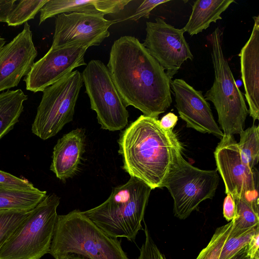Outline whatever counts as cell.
<instances>
[{"label":"cell","mask_w":259,"mask_h":259,"mask_svg":"<svg viewBox=\"0 0 259 259\" xmlns=\"http://www.w3.org/2000/svg\"><path fill=\"white\" fill-rule=\"evenodd\" d=\"M91 108L97 113L101 128L119 131L129 117L126 106L117 91L108 69L100 60H92L81 73Z\"/></svg>","instance_id":"9"},{"label":"cell","mask_w":259,"mask_h":259,"mask_svg":"<svg viewBox=\"0 0 259 259\" xmlns=\"http://www.w3.org/2000/svg\"><path fill=\"white\" fill-rule=\"evenodd\" d=\"M18 1H0V22H7L8 18Z\"/></svg>","instance_id":"32"},{"label":"cell","mask_w":259,"mask_h":259,"mask_svg":"<svg viewBox=\"0 0 259 259\" xmlns=\"http://www.w3.org/2000/svg\"><path fill=\"white\" fill-rule=\"evenodd\" d=\"M169 2L166 0H145L138 7L136 11L127 19L137 21L141 18H149L151 11L157 6Z\"/></svg>","instance_id":"30"},{"label":"cell","mask_w":259,"mask_h":259,"mask_svg":"<svg viewBox=\"0 0 259 259\" xmlns=\"http://www.w3.org/2000/svg\"><path fill=\"white\" fill-rule=\"evenodd\" d=\"M178 118L174 113L169 112L162 117L159 120V124L161 127L166 130H172L177 122Z\"/></svg>","instance_id":"33"},{"label":"cell","mask_w":259,"mask_h":259,"mask_svg":"<svg viewBox=\"0 0 259 259\" xmlns=\"http://www.w3.org/2000/svg\"><path fill=\"white\" fill-rule=\"evenodd\" d=\"M253 19L251 33L239 56L248 112L254 121L259 119V16H253Z\"/></svg>","instance_id":"16"},{"label":"cell","mask_w":259,"mask_h":259,"mask_svg":"<svg viewBox=\"0 0 259 259\" xmlns=\"http://www.w3.org/2000/svg\"><path fill=\"white\" fill-rule=\"evenodd\" d=\"M234 0H197L194 2L189 20L183 28L190 36L201 32L212 22L222 19L221 14Z\"/></svg>","instance_id":"19"},{"label":"cell","mask_w":259,"mask_h":259,"mask_svg":"<svg viewBox=\"0 0 259 259\" xmlns=\"http://www.w3.org/2000/svg\"><path fill=\"white\" fill-rule=\"evenodd\" d=\"M48 0H22L18 1L11 12L7 23L17 26L32 19Z\"/></svg>","instance_id":"24"},{"label":"cell","mask_w":259,"mask_h":259,"mask_svg":"<svg viewBox=\"0 0 259 259\" xmlns=\"http://www.w3.org/2000/svg\"><path fill=\"white\" fill-rule=\"evenodd\" d=\"M250 259H259V252L257 253L253 257Z\"/></svg>","instance_id":"38"},{"label":"cell","mask_w":259,"mask_h":259,"mask_svg":"<svg viewBox=\"0 0 259 259\" xmlns=\"http://www.w3.org/2000/svg\"><path fill=\"white\" fill-rule=\"evenodd\" d=\"M146 31L143 45L171 80L185 61L193 59L184 35L185 31L174 27L160 17L156 18L155 22H147Z\"/></svg>","instance_id":"11"},{"label":"cell","mask_w":259,"mask_h":259,"mask_svg":"<svg viewBox=\"0 0 259 259\" xmlns=\"http://www.w3.org/2000/svg\"><path fill=\"white\" fill-rule=\"evenodd\" d=\"M31 210H0V250Z\"/></svg>","instance_id":"25"},{"label":"cell","mask_w":259,"mask_h":259,"mask_svg":"<svg viewBox=\"0 0 259 259\" xmlns=\"http://www.w3.org/2000/svg\"><path fill=\"white\" fill-rule=\"evenodd\" d=\"M37 55L27 22L0 52V93L17 87L30 71Z\"/></svg>","instance_id":"14"},{"label":"cell","mask_w":259,"mask_h":259,"mask_svg":"<svg viewBox=\"0 0 259 259\" xmlns=\"http://www.w3.org/2000/svg\"><path fill=\"white\" fill-rule=\"evenodd\" d=\"M240 142L237 143L242 161L250 168H254L259 157V127L253 125L240 134Z\"/></svg>","instance_id":"22"},{"label":"cell","mask_w":259,"mask_h":259,"mask_svg":"<svg viewBox=\"0 0 259 259\" xmlns=\"http://www.w3.org/2000/svg\"><path fill=\"white\" fill-rule=\"evenodd\" d=\"M131 0H48L40 10V24L62 13H86L105 15L116 14Z\"/></svg>","instance_id":"18"},{"label":"cell","mask_w":259,"mask_h":259,"mask_svg":"<svg viewBox=\"0 0 259 259\" xmlns=\"http://www.w3.org/2000/svg\"><path fill=\"white\" fill-rule=\"evenodd\" d=\"M6 42L5 38L0 37V52L3 47L5 45Z\"/></svg>","instance_id":"37"},{"label":"cell","mask_w":259,"mask_h":259,"mask_svg":"<svg viewBox=\"0 0 259 259\" xmlns=\"http://www.w3.org/2000/svg\"><path fill=\"white\" fill-rule=\"evenodd\" d=\"M47 192L0 187V210H30L46 196Z\"/></svg>","instance_id":"21"},{"label":"cell","mask_w":259,"mask_h":259,"mask_svg":"<svg viewBox=\"0 0 259 259\" xmlns=\"http://www.w3.org/2000/svg\"><path fill=\"white\" fill-rule=\"evenodd\" d=\"M82 85L81 74L76 70L46 88L32 124V133L47 140L71 122Z\"/></svg>","instance_id":"8"},{"label":"cell","mask_w":259,"mask_h":259,"mask_svg":"<svg viewBox=\"0 0 259 259\" xmlns=\"http://www.w3.org/2000/svg\"><path fill=\"white\" fill-rule=\"evenodd\" d=\"M49 253L55 259L68 253L88 259H129L120 241L77 209L58 215Z\"/></svg>","instance_id":"4"},{"label":"cell","mask_w":259,"mask_h":259,"mask_svg":"<svg viewBox=\"0 0 259 259\" xmlns=\"http://www.w3.org/2000/svg\"><path fill=\"white\" fill-rule=\"evenodd\" d=\"M259 230L257 231L252 236L248 244L247 245V254L250 258L253 257L259 252Z\"/></svg>","instance_id":"34"},{"label":"cell","mask_w":259,"mask_h":259,"mask_svg":"<svg viewBox=\"0 0 259 259\" xmlns=\"http://www.w3.org/2000/svg\"><path fill=\"white\" fill-rule=\"evenodd\" d=\"M60 198L53 193L23 221L0 250V259H40L49 253Z\"/></svg>","instance_id":"6"},{"label":"cell","mask_w":259,"mask_h":259,"mask_svg":"<svg viewBox=\"0 0 259 259\" xmlns=\"http://www.w3.org/2000/svg\"><path fill=\"white\" fill-rule=\"evenodd\" d=\"M152 190L131 177L126 183L113 188L105 202L82 213L111 237L134 241L138 232L144 230L142 222Z\"/></svg>","instance_id":"3"},{"label":"cell","mask_w":259,"mask_h":259,"mask_svg":"<svg viewBox=\"0 0 259 259\" xmlns=\"http://www.w3.org/2000/svg\"><path fill=\"white\" fill-rule=\"evenodd\" d=\"M259 230L258 226L251 228L241 235L228 236L221 252L219 259H230L247 245L252 236Z\"/></svg>","instance_id":"27"},{"label":"cell","mask_w":259,"mask_h":259,"mask_svg":"<svg viewBox=\"0 0 259 259\" xmlns=\"http://www.w3.org/2000/svg\"><path fill=\"white\" fill-rule=\"evenodd\" d=\"M236 205L235 215L232 220L233 227L229 236L242 234L258 226L259 216L250 205L242 198L234 199Z\"/></svg>","instance_id":"23"},{"label":"cell","mask_w":259,"mask_h":259,"mask_svg":"<svg viewBox=\"0 0 259 259\" xmlns=\"http://www.w3.org/2000/svg\"><path fill=\"white\" fill-rule=\"evenodd\" d=\"M247 249L246 245L230 259H250L247 254Z\"/></svg>","instance_id":"35"},{"label":"cell","mask_w":259,"mask_h":259,"mask_svg":"<svg viewBox=\"0 0 259 259\" xmlns=\"http://www.w3.org/2000/svg\"><path fill=\"white\" fill-rule=\"evenodd\" d=\"M233 220L217 228L206 247L196 259H219L222 247L233 227Z\"/></svg>","instance_id":"26"},{"label":"cell","mask_w":259,"mask_h":259,"mask_svg":"<svg viewBox=\"0 0 259 259\" xmlns=\"http://www.w3.org/2000/svg\"><path fill=\"white\" fill-rule=\"evenodd\" d=\"M223 203V216L228 222L231 221L234 218L236 205L232 196L227 193Z\"/></svg>","instance_id":"31"},{"label":"cell","mask_w":259,"mask_h":259,"mask_svg":"<svg viewBox=\"0 0 259 259\" xmlns=\"http://www.w3.org/2000/svg\"><path fill=\"white\" fill-rule=\"evenodd\" d=\"M223 32L217 27L209 36L211 56L214 73L212 87L204 95L218 113L224 137L240 134L244 131L248 113L244 98L234 79L222 49Z\"/></svg>","instance_id":"5"},{"label":"cell","mask_w":259,"mask_h":259,"mask_svg":"<svg viewBox=\"0 0 259 259\" xmlns=\"http://www.w3.org/2000/svg\"><path fill=\"white\" fill-rule=\"evenodd\" d=\"M28 96L21 89L0 93V140L13 129L23 111Z\"/></svg>","instance_id":"20"},{"label":"cell","mask_w":259,"mask_h":259,"mask_svg":"<svg viewBox=\"0 0 259 259\" xmlns=\"http://www.w3.org/2000/svg\"><path fill=\"white\" fill-rule=\"evenodd\" d=\"M57 259H88L84 256L77 255L74 253H68L64 254Z\"/></svg>","instance_id":"36"},{"label":"cell","mask_w":259,"mask_h":259,"mask_svg":"<svg viewBox=\"0 0 259 259\" xmlns=\"http://www.w3.org/2000/svg\"><path fill=\"white\" fill-rule=\"evenodd\" d=\"M107 67L126 106L158 118L170 106L171 80L135 37L125 35L114 41Z\"/></svg>","instance_id":"1"},{"label":"cell","mask_w":259,"mask_h":259,"mask_svg":"<svg viewBox=\"0 0 259 259\" xmlns=\"http://www.w3.org/2000/svg\"><path fill=\"white\" fill-rule=\"evenodd\" d=\"M144 231L145 241L140 249V254L136 259H166L152 240L145 223Z\"/></svg>","instance_id":"28"},{"label":"cell","mask_w":259,"mask_h":259,"mask_svg":"<svg viewBox=\"0 0 259 259\" xmlns=\"http://www.w3.org/2000/svg\"><path fill=\"white\" fill-rule=\"evenodd\" d=\"M0 187L25 190H34L37 189L29 181L1 170Z\"/></svg>","instance_id":"29"},{"label":"cell","mask_w":259,"mask_h":259,"mask_svg":"<svg viewBox=\"0 0 259 259\" xmlns=\"http://www.w3.org/2000/svg\"><path fill=\"white\" fill-rule=\"evenodd\" d=\"M85 131L77 128L59 139L54 147L50 169L61 181L72 177L78 170L85 151Z\"/></svg>","instance_id":"17"},{"label":"cell","mask_w":259,"mask_h":259,"mask_svg":"<svg viewBox=\"0 0 259 259\" xmlns=\"http://www.w3.org/2000/svg\"><path fill=\"white\" fill-rule=\"evenodd\" d=\"M219 181L217 170L200 169L185 160L180 143L162 187L167 188L172 197L175 216L185 220L201 202L213 198Z\"/></svg>","instance_id":"7"},{"label":"cell","mask_w":259,"mask_h":259,"mask_svg":"<svg viewBox=\"0 0 259 259\" xmlns=\"http://www.w3.org/2000/svg\"><path fill=\"white\" fill-rule=\"evenodd\" d=\"M123 169L152 189L162 187L180 143L172 130L157 118L140 115L122 131L118 140Z\"/></svg>","instance_id":"2"},{"label":"cell","mask_w":259,"mask_h":259,"mask_svg":"<svg viewBox=\"0 0 259 259\" xmlns=\"http://www.w3.org/2000/svg\"><path fill=\"white\" fill-rule=\"evenodd\" d=\"M170 88L174 92L175 107L187 127L222 138L223 133L215 121L210 105L202 91L180 78L171 80Z\"/></svg>","instance_id":"15"},{"label":"cell","mask_w":259,"mask_h":259,"mask_svg":"<svg viewBox=\"0 0 259 259\" xmlns=\"http://www.w3.org/2000/svg\"><path fill=\"white\" fill-rule=\"evenodd\" d=\"M88 48L81 44L51 47L41 58L34 63L25 76L26 90L34 93L42 92L75 68L87 65L84 56Z\"/></svg>","instance_id":"12"},{"label":"cell","mask_w":259,"mask_h":259,"mask_svg":"<svg viewBox=\"0 0 259 259\" xmlns=\"http://www.w3.org/2000/svg\"><path fill=\"white\" fill-rule=\"evenodd\" d=\"M214 152L217 170L224 181L226 194L242 198L258 214L259 175L242 160L234 136L223 137Z\"/></svg>","instance_id":"10"},{"label":"cell","mask_w":259,"mask_h":259,"mask_svg":"<svg viewBox=\"0 0 259 259\" xmlns=\"http://www.w3.org/2000/svg\"><path fill=\"white\" fill-rule=\"evenodd\" d=\"M117 22L104 15L86 13H62L57 16L51 47L81 44L99 46L110 35L109 28Z\"/></svg>","instance_id":"13"}]
</instances>
